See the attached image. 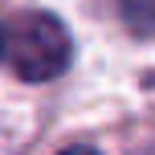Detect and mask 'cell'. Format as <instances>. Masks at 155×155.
Masks as SVG:
<instances>
[{"label": "cell", "instance_id": "1", "mask_svg": "<svg viewBox=\"0 0 155 155\" xmlns=\"http://www.w3.org/2000/svg\"><path fill=\"white\" fill-rule=\"evenodd\" d=\"M74 41L65 25L53 12H21L4 25V53L0 61L12 65L16 78L25 82H53L70 70Z\"/></svg>", "mask_w": 155, "mask_h": 155}, {"label": "cell", "instance_id": "3", "mask_svg": "<svg viewBox=\"0 0 155 155\" xmlns=\"http://www.w3.org/2000/svg\"><path fill=\"white\" fill-rule=\"evenodd\" d=\"M61 155H98V151H90V147H65Z\"/></svg>", "mask_w": 155, "mask_h": 155}, {"label": "cell", "instance_id": "4", "mask_svg": "<svg viewBox=\"0 0 155 155\" xmlns=\"http://www.w3.org/2000/svg\"><path fill=\"white\" fill-rule=\"evenodd\" d=\"M0 53H4V25H0Z\"/></svg>", "mask_w": 155, "mask_h": 155}, {"label": "cell", "instance_id": "2", "mask_svg": "<svg viewBox=\"0 0 155 155\" xmlns=\"http://www.w3.org/2000/svg\"><path fill=\"white\" fill-rule=\"evenodd\" d=\"M118 12H123L131 33L155 37V0H118Z\"/></svg>", "mask_w": 155, "mask_h": 155}]
</instances>
